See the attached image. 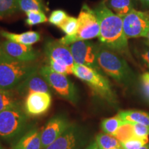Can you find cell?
<instances>
[{"label":"cell","instance_id":"obj_1","mask_svg":"<svg viewBox=\"0 0 149 149\" xmlns=\"http://www.w3.org/2000/svg\"><path fill=\"white\" fill-rule=\"evenodd\" d=\"M94 12L100 23L99 40L102 45L121 55L130 57L128 42L123 29V20L115 14L103 2L95 8Z\"/></svg>","mask_w":149,"mask_h":149},{"label":"cell","instance_id":"obj_2","mask_svg":"<svg viewBox=\"0 0 149 149\" xmlns=\"http://www.w3.org/2000/svg\"><path fill=\"white\" fill-rule=\"evenodd\" d=\"M97 63L100 70L120 84L128 86L135 81V74L122 55L102 44L99 46Z\"/></svg>","mask_w":149,"mask_h":149},{"label":"cell","instance_id":"obj_3","mask_svg":"<svg viewBox=\"0 0 149 149\" xmlns=\"http://www.w3.org/2000/svg\"><path fill=\"white\" fill-rule=\"evenodd\" d=\"M29 115L21 104L0 113V137L7 141L22 137L29 128Z\"/></svg>","mask_w":149,"mask_h":149},{"label":"cell","instance_id":"obj_4","mask_svg":"<svg viewBox=\"0 0 149 149\" xmlns=\"http://www.w3.org/2000/svg\"><path fill=\"white\" fill-rule=\"evenodd\" d=\"M72 74L86 84L100 98L110 103L116 102V96L109 81L100 71L84 65L74 64Z\"/></svg>","mask_w":149,"mask_h":149},{"label":"cell","instance_id":"obj_5","mask_svg":"<svg viewBox=\"0 0 149 149\" xmlns=\"http://www.w3.org/2000/svg\"><path fill=\"white\" fill-rule=\"evenodd\" d=\"M44 54L48 65L53 71L63 74L73 73L74 61L69 46L59 40H48L44 44Z\"/></svg>","mask_w":149,"mask_h":149},{"label":"cell","instance_id":"obj_6","mask_svg":"<svg viewBox=\"0 0 149 149\" xmlns=\"http://www.w3.org/2000/svg\"><path fill=\"white\" fill-rule=\"evenodd\" d=\"M37 65L31 62L11 61L0 64V89L14 90L30 75L38 72Z\"/></svg>","mask_w":149,"mask_h":149},{"label":"cell","instance_id":"obj_7","mask_svg":"<svg viewBox=\"0 0 149 149\" xmlns=\"http://www.w3.org/2000/svg\"><path fill=\"white\" fill-rule=\"evenodd\" d=\"M77 32L74 35H66L59 41L70 46L78 41L88 40L99 37L100 23L95 13L87 4H84L78 15Z\"/></svg>","mask_w":149,"mask_h":149},{"label":"cell","instance_id":"obj_8","mask_svg":"<svg viewBox=\"0 0 149 149\" xmlns=\"http://www.w3.org/2000/svg\"><path fill=\"white\" fill-rule=\"evenodd\" d=\"M39 72L44 78L51 88L58 95L71 104L77 103L79 95L77 88L66 74L53 71L47 65L41 67Z\"/></svg>","mask_w":149,"mask_h":149},{"label":"cell","instance_id":"obj_9","mask_svg":"<svg viewBox=\"0 0 149 149\" xmlns=\"http://www.w3.org/2000/svg\"><path fill=\"white\" fill-rule=\"evenodd\" d=\"M98 44L88 40L78 41L69 46L74 64L84 65L101 71L97 63Z\"/></svg>","mask_w":149,"mask_h":149},{"label":"cell","instance_id":"obj_10","mask_svg":"<svg viewBox=\"0 0 149 149\" xmlns=\"http://www.w3.org/2000/svg\"><path fill=\"white\" fill-rule=\"evenodd\" d=\"M123 29L127 39L144 37L149 31V12L133 9L122 17Z\"/></svg>","mask_w":149,"mask_h":149},{"label":"cell","instance_id":"obj_11","mask_svg":"<svg viewBox=\"0 0 149 149\" xmlns=\"http://www.w3.org/2000/svg\"><path fill=\"white\" fill-rule=\"evenodd\" d=\"M87 141L86 133L82 127L74 123L45 149H81Z\"/></svg>","mask_w":149,"mask_h":149},{"label":"cell","instance_id":"obj_12","mask_svg":"<svg viewBox=\"0 0 149 149\" xmlns=\"http://www.w3.org/2000/svg\"><path fill=\"white\" fill-rule=\"evenodd\" d=\"M71 124L64 115H57L52 117L41 130L42 149H45L57 140Z\"/></svg>","mask_w":149,"mask_h":149},{"label":"cell","instance_id":"obj_13","mask_svg":"<svg viewBox=\"0 0 149 149\" xmlns=\"http://www.w3.org/2000/svg\"><path fill=\"white\" fill-rule=\"evenodd\" d=\"M52 104L51 93L35 92L25 97L24 110L29 116H40L46 113Z\"/></svg>","mask_w":149,"mask_h":149},{"label":"cell","instance_id":"obj_14","mask_svg":"<svg viewBox=\"0 0 149 149\" xmlns=\"http://www.w3.org/2000/svg\"><path fill=\"white\" fill-rule=\"evenodd\" d=\"M5 53L13 60L20 62H33L38 58L40 54L32 46H26L9 40L2 42Z\"/></svg>","mask_w":149,"mask_h":149},{"label":"cell","instance_id":"obj_15","mask_svg":"<svg viewBox=\"0 0 149 149\" xmlns=\"http://www.w3.org/2000/svg\"><path fill=\"white\" fill-rule=\"evenodd\" d=\"M14 91L18 95L25 97L28 95L35 92L51 93V87L39 71L24 79L14 89Z\"/></svg>","mask_w":149,"mask_h":149},{"label":"cell","instance_id":"obj_16","mask_svg":"<svg viewBox=\"0 0 149 149\" xmlns=\"http://www.w3.org/2000/svg\"><path fill=\"white\" fill-rule=\"evenodd\" d=\"M41 130L38 128L29 129L19 137L12 149H42Z\"/></svg>","mask_w":149,"mask_h":149},{"label":"cell","instance_id":"obj_17","mask_svg":"<svg viewBox=\"0 0 149 149\" xmlns=\"http://www.w3.org/2000/svg\"><path fill=\"white\" fill-rule=\"evenodd\" d=\"M1 37H4L7 40L14 42L18 44L26 46H32L40 40V34L37 31H26L20 34L10 33L6 31H0Z\"/></svg>","mask_w":149,"mask_h":149},{"label":"cell","instance_id":"obj_18","mask_svg":"<svg viewBox=\"0 0 149 149\" xmlns=\"http://www.w3.org/2000/svg\"><path fill=\"white\" fill-rule=\"evenodd\" d=\"M139 0H104L102 2L120 17H124L137 6Z\"/></svg>","mask_w":149,"mask_h":149},{"label":"cell","instance_id":"obj_19","mask_svg":"<svg viewBox=\"0 0 149 149\" xmlns=\"http://www.w3.org/2000/svg\"><path fill=\"white\" fill-rule=\"evenodd\" d=\"M123 122L141 124L149 127V114L139 111H124L118 113Z\"/></svg>","mask_w":149,"mask_h":149},{"label":"cell","instance_id":"obj_20","mask_svg":"<svg viewBox=\"0 0 149 149\" xmlns=\"http://www.w3.org/2000/svg\"><path fill=\"white\" fill-rule=\"evenodd\" d=\"M14 90L0 89V113L20 104Z\"/></svg>","mask_w":149,"mask_h":149},{"label":"cell","instance_id":"obj_21","mask_svg":"<svg viewBox=\"0 0 149 149\" xmlns=\"http://www.w3.org/2000/svg\"><path fill=\"white\" fill-rule=\"evenodd\" d=\"M95 141L101 149H113L122 146L120 141L115 136L105 133L98 134Z\"/></svg>","mask_w":149,"mask_h":149},{"label":"cell","instance_id":"obj_22","mask_svg":"<svg viewBox=\"0 0 149 149\" xmlns=\"http://www.w3.org/2000/svg\"><path fill=\"white\" fill-rule=\"evenodd\" d=\"M123 122L120 117L117 115L113 117L104 119L102 122L101 128L104 133L114 136Z\"/></svg>","mask_w":149,"mask_h":149},{"label":"cell","instance_id":"obj_23","mask_svg":"<svg viewBox=\"0 0 149 149\" xmlns=\"http://www.w3.org/2000/svg\"><path fill=\"white\" fill-rule=\"evenodd\" d=\"M114 136L120 141L121 144L137 137L134 131L133 124L124 122L119 128Z\"/></svg>","mask_w":149,"mask_h":149},{"label":"cell","instance_id":"obj_24","mask_svg":"<svg viewBox=\"0 0 149 149\" xmlns=\"http://www.w3.org/2000/svg\"><path fill=\"white\" fill-rule=\"evenodd\" d=\"M19 10L18 0H0V19L8 17Z\"/></svg>","mask_w":149,"mask_h":149},{"label":"cell","instance_id":"obj_25","mask_svg":"<svg viewBox=\"0 0 149 149\" xmlns=\"http://www.w3.org/2000/svg\"><path fill=\"white\" fill-rule=\"evenodd\" d=\"M18 4L19 10L25 13L33 10L44 12L46 10L42 0H18Z\"/></svg>","mask_w":149,"mask_h":149},{"label":"cell","instance_id":"obj_26","mask_svg":"<svg viewBox=\"0 0 149 149\" xmlns=\"http://www.w3.org/2000/svg\"><path fill=\"white\" fill-rule=\"evenodd\" d=\"M26 23L27 25L31 26L37 25V24L45 23L47 22V17L44 12H42V11H30L26 13Z\"/></svg>","mask_w":149,"mask_h":149},{"label":"cell","instance_id":"obj_27","mask_svg":"<svg viewBox=\"0 0 149 149\" xmlns=\"http://www.w3.org/2000/svg\"><path fill=\"white\" fill-rule=\"evenodd\" d=\"M66 35H74L77 32L78 20L77 18L68 16L66 20L59 26Z\"/></svg>","mask_w":149,"mask_h":149},{"label":"cell","instance_id":"obj_28","mask_svg":"<svg viewBox=\"0 0 149 149\" xmlns=\"http://www.w3.org/2000/svg\"><path fill=\"white\" fill-rule=\"evenodd\" d=\"M68 17V15L64 10H60V9L55 10L50 15L49 18H48V22L53 25L59 27L66 20V19Z\"/></svg>","mask_w":149,"mask_h":149},{"label":"cell","instance_id":"obj_29","mask_svg":"<svg viewBox=\"0 0 149 149\" xmlns=\"http://www.w3.org/2000/svg\"><path fill=\"white\" fill-rule=\"evenodd\" d=\"M148 143V137L146 138H135L130 139L122 144L123 149H139Z\"/></svg>","mask_w":149,"mask_h":149},{"label":"cell","instance_id":"obj_30","mask_svg":"<svg viewBox=\"0 0 149 149\" xmlns=\"http://www.w3.org/2000/svg\"><path fill=\"white\" fill-rule=\"evenodd\" d=\"M136 137L139 138H146L149 135V127L141 124H133Z\"/></svg>","mask_w":149,"mask_h":149},{"label":"cell","instance_id":"obj_31","mask_svg":"<svg viewBox=\"0 0 149 149\" xmlns=\"http://www.w3.org/2000/svg\"><path fill=\"white\" fill-rule=\"evenodd\" d=\"M140 83L143 95L149 103V72H144L141 76Z\"/></svg>","mask_w":149,"mask_h":149},{"label":"cell","instance_id":"obj_32","mask_svg":"<svg viewBox=\"0 0 149 149\" xmlns=\"http://www.w3.org/2000/svg\"><path fill=\"white\" fill-rule=\"evenodd\" d=\"M11 61L14 60L5 53V51H3L2 47V42L0 41V64H1V63L8 62V61Z\"/></svg>","mask_w":149,"mask_h":149},{"label":"cell","instance_id":"obj_33","mask_svg":"<svg viewBox=\"0 0 149 149\" xmlns=\"http://www.w3.org/2000/svg\"><path fill=\"white\" fill-rule=\"evenodd\" d=\"M147 48L143 51L141 53V57L144 62L147 65V66L149 68V46L146 45Z\"/></svg>","mask_w":149,"mask_h":149},{"label":"cell","instance_id":"obj_34","mask_svg":"<svg viewBox=\"0 0 149 149\" xmlns=\"http://www.w3.org/2000/svg\"><path fill=\"white\" fill-rule=\"evenodd\" d=\"M84 149H101L100 147L98 146V144H97L95 141L91 142L88 146H87Z\"/></svg>","mask_w":149,"mask_h":149},{"label":"cell","instance_id":"obj_35","mask_svg":"<svg viewBox=\"0 0 149 149\" xmlns=\"http://www.w3.org/2000/svg\"><path fill=\"white\" fill-rule=\"evenodd\" d=\"M141 5L144 8H149V0H139Z\"/></svg>","mask_w":149,"mask_h":149},{"label":"cell","instance_id":"obj_36","mask_svg":"<svg viewBox=\"0 0 149 149\" xmlns=\"http://www.w3.org/2000/svg\"><path fill=\"white\" fill-rule=\"evenodd\" d=\"M144 38L146 39V43H147V44H149V31H148V33H146V36L144 37Z\"/></svg>","mask_w":149,"mask_h":149},{"label":"cell","instance_id":"obj_37","mask_svg":"<svg viewBox=\"0 0 149 149\" xmlns=\"http://www.w3.org/2000/svg\"><path fill=\"white\" fill-rule=\"evenodd\" d=\"M139 149H149V143L148 144H147L146 145H145V146H144L143 147H141V148H140Z\"/></svg>","mask_w":149,"mask_h":149},{"label":"cell","instance_id":"obj_38","mask_svg":"<svg viewBox=\"0 0 149 149\" xmlns=\"http://www.w3.org/2000/svg\"><path fill=\"white\" fill-rule=\"evenodd\" d=\"M113 149H123L122 146L120 147H117V148H113Z\"/></svg>","mask_w":149,"mask_h":149},{"label":"cell","instance_id":"obj_39","mask_svg":"<svg viewBox=\"0 0 149 149\" xmlns=\"http://www.w3.org/2000/svg\"><path fill=\"white\" fill-rule=\"evenodd\" d=\"M0 149H4V148H3V147L1 146V143H0Z\"/></svg>","mask_w":149,"mask_h":149}]
</instances>
